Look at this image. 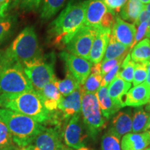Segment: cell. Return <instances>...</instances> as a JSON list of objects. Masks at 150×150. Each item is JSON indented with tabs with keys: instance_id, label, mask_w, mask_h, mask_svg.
Here are the masks:
<instances>
[{
	"instance_id": "obj_6",
	"label": "cell",
	"mask_w": 150,
	"mask_h": 150,
	"mask_svg": "<svg viewBox=\"0 0 150 150\" xmlns=\"http://www.w3.org/2000/svg\"><path fill=\"white\" fill-rule=\"evenodd\" d=\"M56 56L50 53L35 61L22 65L24 72L29 78L33 89L40 91L46 84L53 82L56 77L54 74Z\"/></svg>"
},
{
	"instance_id": "obj_31",
	"label": "cell",
	"mask_w": 150,
	"mask_h": 150,
	"mask_svg": "<svg viewBox=\"0 0 150 150\" xmlns=\"http://www.w3.org/2000/svg\"><path fill=\"white\" fill-rule=\"evenodd\" d=\"M16 145L6 124L0 119V149Z\"/></svg>"
},
{
	"instance_id": "obj_43",
	"label": "cell",
	"mask_w": 150,
	"mask_h": 150,
	"mask_svg": "<svg viewBox=\"0 0 150 150\" xmlns=\"http://www.w3.org/2000/svg\"><path fill=\"white\" fill-rule=\"evenodd\" d=\"M143 131H145V132H147L150 136V114H149V119H148V120H147V125H146V126L145 127V129H144Z\"/></svg>"
},
{
	"instance_id": "obj_47",
	"label": "cell",
	"mask_w": 150,
	"mask_h": 150,
	"mask_svg": "<svg viewBox=\"0 0 150 150\" xmlns=\"http://www.w3.org/2000/svg\"><path fill=\"white\" fill-rule=\"evenodd\" d=\"M142 4H147L150 3V0H140Z\"/></svg>"
},
{
	"instance_id": "obj_40",
	"label": "cell",
	"mask_w": 150,
	"mask_h": 150,
	"mask_svg": "<svg viewBox=\"0 0 150 150\" xmlns=\"http://www.w3.org/2000/svg\"><path fill=\"white\" fill-rule=\"evenodd\" d=\"M91 72V74L102 75V72H101V62L100 63H96V64L92 66Z\"/></svg>"
},
{
	"instance_id": "obj_44",
	"label": "cell",
	"mask_w": 150,
	"mask_h": 150,
	"mask_svg": "<svg viewBox=\"0 0 150 150\" xmlns=\"http://www.w3.org/2000/svg\"><path fill=\"white\" fill-rule=\"evenodd\" d=\"M0 150H22V149H21V148H19L18 146L14 145L10 147L4 148V149H1Z\"/></svg>"
},
{
	"instance_id": "obj_7",
	"label": "cell",
	"mask_w": 150,
	"mask_h": 150,
	"mask_svg": "<svg viewBox=\"0 0 150 150\" xmlns=\"http://www.w3.org/2000/svg\"><path fill=\"white\" fill-rule=\"evenodd\" d=\"M81 112L89 136L95 139L99 131L106 127V120L102 115L95 94L86 93L83 91Z\"/></svg>"
},
{
	"instance_id": "obj_10",
	"label": "cell",
	"mask_w": 150,
	"mask_h": 150,
	"mask_svg": "<svg viewBox=\"0 0 150 150\" xmlns=\"http://www.w3.org/2000/svg\"><path fill=\"white\" fill-rule=\"evenodd\" d=\"M59 56L64 62L66 70L76 79L80 85H83L91 74L93 63L88 60L65 51L60 53Z\"/></svg>"
},
{
	"instance_id": "obj_35",
	"label": "cell",
	"mask_w": 150,
	"mask_h": 150,
	"mask_svg": "<svg viewBox=\"0 0 150 150\" xmlns=\"http://www.w3.org/2000/svg\"><path fill=\"white\" fill-rule=\"evenodd\" d=\"M125 56H123L120 58H117V59H110V60H104L102 63H101V72H102V75L104 76L111 70L114 67L117 65H122V61L125 59Z\"/></svg>"
},
{
	"instance_id": "obj_13",
	"label": "cell",
	"mask_w": 150,
	"mask_h": 150,
	"mask_svg": "<svg viewBox=\"0 0 150 150\" xmlns=\"http://www.w3.org/2000/svg\"><path fill=\"white\" fill-rule=\"evenodd\" d=\"M83 89L81 86L74 92L65 97H62L58 108L61 110L63 117L69 120L74 115L81 113V97Z\"/></svg>"
},
{
	"instance_id": "obj_27",
	"label": "cell",
	"mask_w": 150,
	"mask_h": 150,
	"mask_svg": "<svg viewBox=\"0 0 150 150\" xmlns=\"http://www.w3.org/2000/svg\"><path fill=\"white\" fill-rule=\"evenodd\" d=\"M53 83L55 84L56 88L63 97H65L70 95L75 90L79 88L81 86L76 79L67 70L64 79L59 80L56 79L53 81Z\"/></svg>"
},
{
	"instance_id": "obj_5",
	"label": "cell",
	"mask_w": 150,
	"mask_h": 150,
	"mask_svg": "<svg viewBox=\"0 0 150 150\" xmlns=\"http://www.w3.org/2000/svg\"><path fill=\"white\" fill-rule=\"evenodd\" d=\"M22 65L42 58L44 54L34 27L28 26L21 31L6 49Z\"/></svg>"
},
{
	"instance_id": "obj_39",
	"label": "cell",
	"mask_w": 150,
	"mask_h": 150,
	"mask_svg": "<svg viewBox=\"0 0 150 150\" xmlns=\"http://www.w3.org/2000/svg\"><path fill=\"white\" fill-rule=\"evenodd\" d=\"M104 3L108 10L115 14L120 11L122 6L125 4L122 0H104Z\"/></svg>"
},
{
	"instance_id": "obj_1",
	"label": "cell",
	"mask_w": 150,
	"mask_h": 150,
	"mask_svg": "<svg viewBox=\"0 0 150 150\" xmlns=\"http://www.w3.org/2000/svg\"><path fill=\"white\" fill-rule=\"evenodd\" d=\"M86 0H70L66 7L53 22L47 31L50 45L64 49L72 37L85 25Z\"/></svg>"
},
{
	"instance_id": "obj_50",
	"label": "cell",
	"mask_w": 150,
	"mask_h": 150,
	"mask_svg": "<svg viewBox=\"0 0 150 150\" xmlns=\"http://www.w3.org/2000/svg\"><path fill=\"white\" fill-rule=\"evenodd\" d=\"M77 150H92V149H89V148H88V147H81V148H79V149H78Z\"/></svg>"
},
{
	"instance_id": "obj_17",
	"label": "cell",
	"mask_w": 150,
	"mask_h": 150,
	"mask_svg": "<svg viewBox=\"0 0 150 150\" xmlns=\"http://www.w3.org/2000/svg\"><path fill=\"white\" fill-rule=\"evenodd\" d=\"M132 129V117L129 112L119 111L112 117L108 129L109 134L120 139Z\"/></svg>"
},
{
	"instance_id": "obj_29",
	"label": "cell",
	"mask_w": 150,
	"mask_h": 150,
	"mask_svg": "<svg viewBox=\"0 0 150 150\" xmlns=\"http://www.w3.org/2000/svg\"><path fill=\"white\" fill-rule=\"evenodd\" d=\"M135 64L136 63L131 60L130 54L128 53L122 61L121 66L122 70H120L118 76L126 81L131 83L134 78Z\"/></svg>"
},
{
	"instance_id": "obj_32",
	"label": "cell",
	"mask_w": 150,
	"mask_h": 150,
	"mask_svg": "<svg viewBox=\"0 0 150 150\" xmlns=\"http://www.w3.org/2000/svg\"><path fill=\"white\" fill-rule=\"evenodd\" d=\"M101 147L102 150H121L120 139L109 133H106L102 137Z\"/></svg>"
},
{
	"instance_id": "obj_25",
	"label": "cell",
	"mask_w": 150,
	"mask_h": 150,
	"mask_svg": "<svg viewBox=\"0 0 150 150\" xmlns=\"http://www.w3.org/2000/svg\"><path fill=\"white\" fill-rule=\"evenodd\" d=\"M129 51L130 49L118 42L110 33L107 47L104 54V60L117 59L121 56H127Z\"/></svg>"
},
{
	"instance_id": "obj_37",
	"label": "cell",
	"mask_w": 150,
	"mask_h": 150,
	"mask_svg": "<svg viewBox=\"0 0 150 150\" xmlns=\"http://www.w3.org/2000/svg\"><path fill=\"white\" fill-rule=\"evenodd\" d=\"M115 16L116 14L108 10L107 12L103 16L100 23V27L104 28V29H111L114 23H115Z\"/></svg>"
},
{
	"instance_id": "obj_8",
	"label": "cell",
	"mask_w": 150,
	"mask_h": 150,
	"mask_svg": "<svg viewBox=\"0 0 150 150\" xmlns=\"http://www.w3.org/2000/svg\"><path fill=\"white\" fill-rule=\"evenodd\" d=\"M99 28L83 26L67 44L65 47L67 51L74 55L89 60L94 39Z\"/></svg>"
},
{
	"instance_id": "obj_15",
	"label": "cell",
	"mask_w": 150,
	"mask_h": 150,
	"mask_svg": "<svg viewBox=\"0 0 150 150\" xmlns=\"http://www.w3.org/2000/svg\"><path fill=\"white\" fill-rule=\"evenodd\" d=\"M111 29L100 27L96 36L94 39L90 52V61L92 63L96 64L100 63L104 58L107 47Z\"/></svg>"
},
{
	"instance_id": "obj_18",
	"label": "cell",
	"mask_w": 150,
	"mask_h": 150,
	"mask_svg": "<svg viewBox=\"0 0 150 150\" xmlns=\"http://www.w3.org/2000/svg\"><path fill=\"white\" fill-rule=\"evenodd\" d=\"M131 83L122 79L118 75L108 86V95L113 104L119 109L125 106V102H123V97L131 88Z\"/></svg>"
},
{
	"instance_id": "obj_21",
	"label": "cell",
	"mask_w": 150,
	"mask_h": 150,
	"mask_svg": "<svg viewBox=\"0 0 150 150\" xmlns=\"http://www.w3.org/2000/svg\"><path fill=\"white\" fill-rule=\"evenodd\" d=\"M96 96L98 100L99 106L101 112L106 119L109 120L118 111L119 108L113 104L108 95L107 86L100 87L96 93Z\"/></svg>"
},
{
	"instance_id": "obj_23",
	"label": "cell",
	"mask_w": 150,
	"mask_h": 150,
	"mask_svg": "<svg viewBox=\"0 0 150 150\" xmlns=\"http://www.w3.org/2000/svg\"><path fill=\"white\" fill-rule=\"evenodd\" d=\"M131 58L135 63H147L150 61V39L145 38L132 48Z\"/></svg>"
},
{
	"instance_id": "obj_42",
	"label": "cell",
	"mask_w": 150,
	"mask_h": 150,
	"mask_svg": "<svg viewBox=\"0 0 150 150\" xmlns=\"http://www.w3.org/2000/svg\"><path fill=\"white\" fill-rule=\"evenodd\" d=\"M147 78H146V80H145L146 81L145 83H147L148 85L150 86V61L147 63Z\"/></svg>"
},
{
	"instance_id": "obj_24",
	"label": "cell",
	"mask_w": 150,
	"mask_h": 150,
	"mask_svg": "<svg viewBox=\"0 0 150 150\" xmlns=\"http://www.w3.org/2000/svg\"><path fill=\"white\" fill-rule=\"evenodd\" d=\"M67 0H42L40 8V19L47 21L64 6Z\"/></svg>"
},
{
	"instance_id": "obj_41",
	"label": "cell",
	"mask_w": 150,
	"mask_h": 150,
	"mask_svg": "<svg viewBox=\"0 0 150 150\" xmlns=\"http://www.w3.org/2000/svg\"><path fill=\"white\" fill-rule=\"evenodd\" d=\"M9 6H10V5L0 3V18H1V17L5 16L6 14H7L6 13L8 10Z\"/></svg>"
},
{
	"instance_id": "obj_26",
	"label": "cell",
	"mask_w": 150,
	"mask_h": 150,
	"mask_svg": "<svg viewBox=\"0 0 150 150\" xmlns=\"http://www.w3.org/2000/svg\"><path fill=\"white\" fill-rule=\"evenodd\" d=\"M17 22L18 19L13 15L7 13L0 18V45L13 33Z\"/></svg>"
},
{
	"instance_id": "obj_20",
	"label": "cell",
	"mask_w": 150,
	"mask_h": 150,
	"mask_svg": "<svg viewBox=\"0 0 150 150\" xmlns=\"http://www.w3.org/2000/svg\"><path fill=\"white\" fill-rule=\"evenodd\" d=\"M150 145V136L145 131L127 134L122 136V150H145Z\"/></svg>"
},
{
	"instance_id": "obj_48",
	"label": "cell",
	"mask_w": 150,
	"mask_h": 150,
	"mask_svg": "<svg viewBox=\"0 0 150 150\" xmlns=\"http://www.w3.org/2000/svg\"><path fill=\"white\" fill-rule=\"evenodd\" d=\"M58 150H72V149H69V148H67V147H65V146L63 145V147H62L61 148H60V149H59Z\"/></svg>"
},
{
	"instance_id": "obj_49",
	"label": "cell",
	"mask_w": 150,
	"mask_h": 150,
	"mask_svg": "<svg viewBox=\"0 0 150 150\" xmlns=\"http://www.w3.org/2000/svg\"><path fill=\"white\" fill-rule=\"evenodd\" d=\"M148 103H149V104H148V106H147V107H146V110H147V111L150 113V99H149V102H148Z\"/></svg>"
},
{
	"instance_id": "obj_22",
	"label": "cell",
	"mask_w": 150,
	"mask_h": 150,
	"mask_svg": "<svg viewBox=\"0 0 150 150\" xmlns=\"http://www.w3.org/2000/svg\"><path fill=\"white\" fill-rule=\"evenodd\" d=\"M144 7L145 6L140 0H127L122 6L120 11V16L123 20L136 24Z\"/></svg>"
},
{
	"instance_id": "obj_52",
	"label": "cell",
	"mask_w": 150,
	"mask_h": 150,
	"mask_svg": "<svg viewBox=\"0 0 150 150\" xmlns=\"http://www.w3.org/2000/svg\"><path fill=\"white\" fill-rule=\"evenodd\" d=\"M122 1H124V3H125V2H126V1H127V0H122Z\"/></svg>"
},
{
	"instance_id": "obj_53",
	"label": "cell",
	"mask_w": 150,
	"mask_h": 150,
	"mask_svg": "<svg viewBox=\"0 0 150 150\" xmlns=\"http://www.w3.org/2000/svg\"><path fill=\"white\" fill-rule=\"evenodd\" d=\"M101 1H102V0H101Z\"/></svg>"
},
{
	"instance_id": "obj_38",
	"label": "cell",
	"mask_w": 150,
	"mask_h": 150,
	"mask_svg": "<svg viewBox=\"0 0 150 150\" xmlns=\"http://www.w3.org/2000/svg\"><path fill=\"white\" fill-rule=\"evenodd\" d=\"M147 29H148V25L146 22H141V23L138 24V29H137L136 35H135L134 47L136 45L137 43L139 42L140 41H141L142 39H143L144 38H146L147 32Z\"/></svg>"
},
{
	"instance_id": "obj_51",
	"label": "cell",
	"mask_w": 150,
	"mask_h": 150,
	"mask_svg": "<svg viewBox=\"0 0 150 150\" xmlns=\"http://www.w3.org/2000/svg\"><path fill=\"white\" fill-rule=\"evenodd\" d=\"M145 150H150V147L149 148H146Z\"/></svg>"
},
{
	"instance_id": "obj_33",
	"label": "cell",
	"mask_w": 150,
	"mask_h": 150,
	"mask_svg": "<svg viewBox=\"0 0 150 150\" xmlns=\"http://www.w3.org/2000/svg\"><path fill=\"white\" fill-rule=\"evenodd\" d=\"M147 63H136L135 64L134 78H133L132 81L134 86L139 85L145 81L147 74Z\"/></svg>"
},
{
	"instance_id": "obj_28",
	"label": "cell",
	"mask_w": 150,
	"mask_h": 150,
	"mask_svg": "<svg viewBox=\"0 0 150 150\" xmlns=\"http://www.w3.org/2000/svg\"><path fill=\"white\" fill-rule=\"evenodd\" d=\"M149 112L144 110L140 106L135 110L134 115L132 118V129L134 133H140L144 131L149 117Z\"/></svg>"
},
{
	"instance_id": "obj_11",
	"label": "cell",
	"mask_w": 150,
	"mask_h": 150,
	"mask_svg": "<svg viewBox=\"0 0 150 150\" xmlns=\"http://www.w3.org/2000/svg\"><path fill=\"white\" fill-rule=\"evenodd\" d=\"M63 146L61 134L57 128H45L22 150H58Z\"/></svg>"
},
{
	"instance_id": "obj_19",
	"label": "cell",
	"mask_w": 150,
	"mask_h": 150,
	"mask_svg": "<svg viewBox=\"0 0 150 150\" xmlns=\"http://www.w3.org/2000/svg\"><path fill=\"white\" fill-rule=\"evenodd\" d=\"M37 92L47 110L50 112L57 110L58 106L63 96L53 82L46 84L40 91Z\"/></svg>"
},
{
	"instance_id": "obj_45",
	"label": "cell",
	"mask_w": 150,
	"mask_h": 150,
	"mask_svg": "<svg viewBox=\"0 0 150 150\" xmlns=\"http://www.w3.org/2000/svg\"><path fill=\"white\" fill-rule=\"evenodd\" d=\"M11 0H0V3L2 4H11Z\"/></svg>"
},
{
	"instance_id": "obj_14",
	"label": "cell",
	"mask_w": 150,
	"mask_h": 150,
	"mask_svg": "<svg viewBox=\"0 0 150 150\" xmlns=\"http://www.w3.org/2000/svg\"><path fill=\"white\" fill-rule=\"evenodd\" d=\"M108 10L104 1L101 0H86L85 25L94 28L101 27L102 19Z\"/></svg>"
},
{
	"instance_id": "obj_2",
	"label": "cell",
	"mask_w": 150,
	"mask_h": 150,
	"mask_svg": "<svg viewBox=\"0 0 150 150\" xmlns=\"http://www.w3.org/2000/svg\"><path fill=\"white\" fill-rule=\"evenodd\" d=\"M33 89L22 63L7 50L0 52V95H15Z\"/></svg>"
},
{
	"instance_id": "obj_34",
	"label": "cell",
	"mask_w": 150,
	"mask_h": 150,
	"mask_svg": "<svg viewBox=\"0 0 150 150\" xmlns=\"http://www.w3.org/2000/svg\"><path fill=\"white\" fill-rule=\"evenodd\" d=\"M42 0H15L14 5L26 13L35 12L38 10Z\"/></svg>"
},
{
	"instance_id": "obj_46",
	"label": "cell",
	"mask_w": 150,
	"mask_h": 150,
	"mask_svg": "<svg viewBox=\"0 0 150 150\" xmlns=\"http://www.w3.org/2000/svg\"><path fill=\"white\" fill-rule=\"evenodd\" d=\"M144 8H145V10L147 11H148V12L150 13V3L147 4V5L145 6V7H144Z\"/></svg>"
},
{
	"instance_id": "obj_3",
	"label": "cell",
	"mask_w": 150,
	"mask_h": 150,
	"mask_svg": "<svg viewBox=\"0 0 150 150\" xmlns=\"http://www.w3.org/2000/svg\"><path fill=\"white\" fill-rule=\"evenodd\" d=\"M0 108L29 116L40 124L52 118L51 112L45 108L40 95L34 89L15 95L1 94Z\"/></svg>"
},
{
	"instance_id": "obj_36",
	"label": "cell",
	"mask_w": 150,
	"mask_h": 150,
	"mask_svg": "<svg viewBox=\"0 0 150 150\" xmlns=\"http://www.w3.org/2000/svg\"><path fill=\"white\" fill-rule=\"evenodd\" d=\"M121 68V65H116L111 70H110L108 73H106V74L103 76L102 83H101V87L103 86H107L110 83V82L112 81L116 76H117L119 74L120 70Z\"/></svg>"
},
{
	"instance_id": "obj_9",
	"label": "cell",
	"mask_w": 150,
	"mask_h": 150,
	"mask_svg": "<svg viewBox=\"0 0 150 150\" xmlns=\"http://www.w3.org/2000/svg\"><path fill=\"white\" fill-rule=\"evenodd\" d=\"M63 136L65 145L68 147L75 149L85 147L90 136L81 113L70 118L65 127Z\"/></svg>"
},
{
	"instance_id": "obj_30",
	"label": "cell",
	"mask_w": 150,
	"mask_h": 150,
	"mask_svg": "<svg viewBox=\"0 0 150 150\" xmlns=\"http://www.w3.org/2000/svg\"><path fill=\"white\" fill-rule=\"evenodd\" d=\"M103 76L101 74H91L88 76L83 85H81L84 92L95 94L101 87Z\"/></svg>"
},
{
	"instance_id": "obj_16",
	"label": "cell",
	"mask_w": 150,
	"mask_h": 150,
	"mask_svg": "<svg viewBox=\"0 0 150 150\" xmlns=\"http://www.w3.org/2000/svg\"><path fill=\"white\" fill-rule=\"evenodd\" d=\"M150 99V86L147 83H140L129 89L125 95V106L140 107L147 104Z\"/></svg>"
},
{
	"instance_id": "obj_4",
	"label": "cell",
	"mask_w": 150,
	"mask_h": 150,
	"mask_svg": "<svg viewBox=\"0 0 150 150\" xmlns=\"http://www.w3.org/2000/svg\"><path fill=\"white\" fill-rule=\"evenodd\" d=\"M0 119L10 131L15 145L21 149L29 145L45 128L33 118L7 108H0Z\"/></svg>"
},
{
	"instance_id": "obj_12",
	"label": "cell",
	"mask_w": 150,
	"mask_h": 150,
	"mask_svg": "<svg viewBox=\"0 0 150 150\" xmlns=\"http://www.w3.org/2000/svg\"><path fill=\"white\" fill-rule=\"evenodd\" d=\"M136 28L134 24H130L119 16L115 17V21L111 29V34L122 44L131 50L134 47Z\"/></svg>"
}]
</instances>
